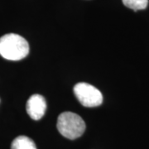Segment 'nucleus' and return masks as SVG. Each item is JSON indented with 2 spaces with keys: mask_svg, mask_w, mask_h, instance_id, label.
I'll list each match as a JSON object with an SVG mask.
<instances>
[{
  "mask_svg": "<svg viewBox=\"0 0 149 149\" xmlns=\"http://www.w3.org/2000/svg\"><path fill=\"white\" fill-rule=\"evenodd\" d=\"M56 126L60 133L69 139L80 138L85 130V123L83 118L72 112L61 113Z\"/></svg>",
  "mask_w": 149,
  "mask_h": 149,
  "instance_id": "nucleus-2",
  "label": "nucleus"
},
{
  "mask_svg": "<svg viewBox=\"0 0 149 149\" xmlns=\"http://www.w3.org/2000/svg\"><path fill=\"white\" fill-rule=\"evenodd\" d=\"M11 149H37V147L35 143L28 137L19 136L13 141Z\"/></svg>",
  "mask_w": 149,
  "mask_h": 149,
  "instance_id": "nucleus-5",
  "label": "nucleus"
},
{
  "mask_svg": "<svg viewBox=\"0 0 149 149\" xmlns=\"http://www.w3.org/2000/svg\"><path fill=\"white\" fill-rule=\"evenodd\" d=\"M74 95L80 104L85 107H96L103 102L101 92L95 86L87 83H78L74 87Z\"/></svg>",
  "mask_w": 149,
  "mask_h": 149,
  "instance_id": "nucleus-3",
  "label": "nucleus"
},
{
  "mask_svg": "<svg viewBox=\"0 0 149 149\" xmlns=\"http://www.w3.org/2000/svg\"><path fill=\"white\" fill-rule=\"evenodd\" d=\"M29 53V45L25 38L9 33L0 37V55L7 60L20 61Z\"/></svg>",
  "mask_w": 149,
  "mask_h": 149,
  "instance_id": "nucleus-1",
  "label": "nucleus"
},
{
  "mask_svg": "<svg viewBox=\"0 0 149 149\" xmlns=\"http://www.w3.org/2000/svg\"><path fill=\"white\" fill-rule=\"evenodd\" d=\"M123 4L134 11L145 9L148 4V0H122Z\"/></svg>",
  "mask_w": 149,
  "mask_h": 149,
  "instance_id": "nucleus-6",
  "label": "nucleus"
},
{
  "mask_svg": "<svg viewBox=\"0 0 149 149\" xmlns=\"http://www.w3.org/2000/svg\"><path fill=\"white\" fill-rule=\"evenodd\" d=\"M27 112L28 115L34 120H39L44 116L47 103L41 95H33L27 102Z\"/></svg>",
  "mask_w": 149,
  "mask_h": 149,
  "instance_id": "nucleus-4",
  "label": "nucleus"
}]
</instances>
